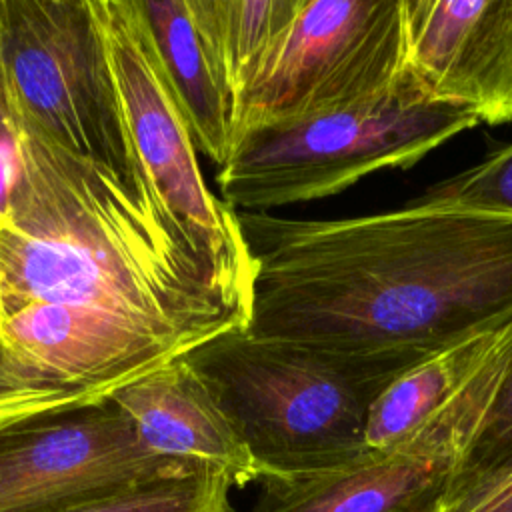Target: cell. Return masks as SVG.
I'll return each mask as SVG.
<instances>
[{"instance_id": "cell-1", "label": "cell", "mask_w": 512, "mask_h": 512, "mask_svg": "<svg viewBox=\"0 0 512 512\" xmlns=\"http://www.w3.org/2000/svg\"><path fill=\"white\" fill-rule=\"evenodd\" d=\"M236 218L256 338L412 366L512 324V214L408 202L342 220Z\"/></svg>"}, {"instance_id": "cell-2", "label": "cell", "mask_w": 512, "mask_h": 512, "mask_svg": "<svg viewBox=\"0 0 512 512\" xmlns=\"http://www.w3.org/2000/svg\"><path fill=\"white\" fill-rule=\"evenodd\" d=\"M0 214V320L36 302L96 308L192 350L246 326L236 296L168 214L150 180L130 184L26 122Z\"/></svg>"}, {"instance_id": "cell-3", "label": "cell", "mask_w": 512, "mask_h": 512, "mask_svg": "<svg viewBox=\"0 0 512 512\" xmlns=\"http://www.w3.org/2000/svg\"><path fill=\"white\" fill-rule=\"evenodd\" d=\"M184 360L248 448L260 480L326 472L366 456L370 410L410 368L262 340L244 326L194 346Z\"/></svg>"}, {"instance_id": "cell-4", "label": "cell", "mask_w": 512, "mask_h": 512, "mask_svg": "<svg viewBox=\"0 0 512 512\" xmlns=\"http://www.w3.org/2000/svg\"><path fill=\"white\" fill-rule=\"evenodd\" d=\"M480 122L472 108L438 102L406 72L380 96L258 132L218 168L220 200L234 212L338 194L382 168H408Z\"/></svg>"}, {"instance_id": "cell-5", "label": "cell", "mask_w": 512, "mask_h": 512, "mask_svg": "<svg viewBox=\"0 0 512 512\" xmlns=\"http://www.w3.org/2000/svg\"><path fill=\"white\" fill-rule=\"evenodd\" d=\"M0 110L130 184L148 180L92 0H0Z\"/></svg>"}, {"instance_id": "cell-6", "label": "cell", "mask_w": 512, "mask_h": 512, "mask_svg": "<svg viewBox=\"0 0 512 512\" xmlns=\"http://www.w3.org/2000/svg\"><path fill=\"white\" fill-rule=\"evenodd\" d=\"M404 54L402 0H300L236 104L232 152L258 132L380 96L402 78Z\"/></svg>"}, {"instance_id": "cell-7", "label": "cell", "mask_w": 512, "mask_h": 512, "mask_svg": "<svg viewBox=\"0 0 512 512\" xmlns=\"http://www.w3.org/2000/svg\"><path fill=\"white\" fill-rule=\"evenodd\" d=\"M92 10L124 124L148 180L218 278L250 306L252 260L236 212L202 176L200 152L140 0H92Z\"/></svg>"}, {"instance_id": "cell-8", "label": "cell", "mask_w": 512, "mask_h": 512, "mask_svg": "<svg viewBox=\"0 0 512 512\" xmlns=\"http://www.w3.org/2000/svg\"><path fill=\"white\" fill-rule=\"evenodd\" d=\"M200 470L150 452L112 396L0 428V512H68Z\"/></svg>"}, {"instance_id": "cell-9", "label": "cell", "mask_w": 512, "mask_h": 512, "mask_svg": "<svg viewBox=\"0 0 512 512\" xmlns=\"http://www.w3.org/2000/svg\"><path fill=\"white\" fill-rule=\"evenodd\" d=\"M512 358L504 348L406 442L306 476L262 478L250 512H438Z\"/></svg>"}, {"instance_id": "cell-10", "label": "cell", "mask_w": 512, "mask_h": 512, "mask_svg": "<svg viewBox=\"0 0 512 512\" xmlns=\"http://www.w3.org/2000/svg\"><path fill=\"white\" fill-rule=\"evenodd\" d=\"M186 352L86 306L36 302L0 320V384L12 388L124 386Z\"/></svg>"}, {"instance_id": "cell-11", "label": "cell", "mask_w": 512, "mask_h": 512, "mask_svg": "<svg viewBox=\"0 0 512 512\" xmlns=\"http://www.w3.org/2000/svg\"><path fill=\"white\" fill-rule=\"evenodd\" d=\"M404 68L438 102L512 122V0H402Z\"/></svg>"}, {"instance_id": "cell-12", "label": "cell", "mask_w": 512, "mask_h": 512, "mask_svg": "<svg viewBox=\"0 0 512 512\" xmlns=\"http://www.w3.org/2000/svg\"><path fill=\"white\" fill-rule=\"evenodd\" d=\"M112 400L156 456L222 472L234 486L260 480L248 448L184 354L124 384Z\"/></svg>"}, {"instance_id": "cell-13", "label": "cell", "mask_w": 512, "mask_h": 512, "mask_svg": "<svg viewBox=\"0 0 512 512\" xmlns=\"http://www.w3.org/2000/svg\"><path fill=\"white\" fill-rule=\"evenodd\" d=\"M140 6L198 152L224 166L232 154L234 102L194 0H140Z\"/></svg>"}, {"instance_id": "cell-14", "label": "cell", "mask_w": 512, "mask_h": 512, "mask_svg": "<svg viewBox=\"0 0 512 512\" xmlns=\"http://www.w3.org/2000/svg\"><path fill=\"white\" fill-rule=\"evenodd\" d=\"M510 344L512 324L462 340L402 370L370 410L368 450H390L412 438Z\"/></svg>"}, {"instance_id": "cell-15", "label": "cell", "mask_w": 512, "mask_h": 512, "mask_svg": "<svg viewBox=\"0 0 512 512\" xmlns=\"http://www.w3.org/2000/svg\"><path fill=\"white\" fill-rule=\"evenodd\" d=\"M300 0H194L236 104L256 66L292 20Z\"/></svg>"}, {"instance_id": "cell-16", "label": "cell", "mask_w": 512, "mask_h": 512, "mask_svg": "<svg viewBox=\"0 0 512 512\" xmlns=\"http://www.w3.org/2000/svg\"><path fill=\"white\" fill-rule=\"evenodd\" d=\"M234 484L216 470L160 480L68 512H232Z\"/></svg>"}, {"instance_id": "cell-17", "label": "cell", "mask_w": 512, "mask_h": 512, "mask_svg": "<svg viewBox=\"0 0 512 512\" xmlns=\"http://www.w3.org/2000/svg\"><path fill=\"white\" fill-rule=\"evenodd\" d=\"M512 468V358L458 466L446 498L464 494Z\"/></svg>"}, {"instance_id": "cell-18", "label": "cell", "mask_w": 512, "mask_h": 512, "mask_svg": "<svg viewBox=\"0 0 512 512\" xmlns=\"http://www.w3.org/2000/svg\"><path fill=\"white\" fill-rule=\"evenodd\" d=\"M410 202L512 214V142L494 148L474 166L428 186Z\"/></svg>"}, {"instance_id": "cell-19", "label": "cell", "mask_w": 512, "mask_h": 512, "mask_svg": "<svg viewBox=\"0 0 512 512\" xmlns=\"http://www.w3.org/2000/svg\"><path fill=\"white\" fill-rule=\"evenodd\" d=\"M438 512H512V468L442 502Z\"/></svg>"}]
</instances>
